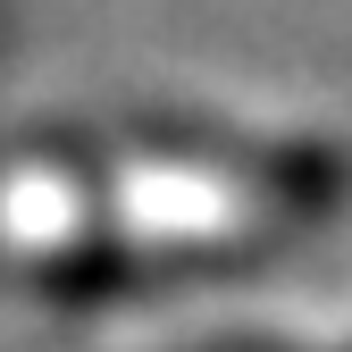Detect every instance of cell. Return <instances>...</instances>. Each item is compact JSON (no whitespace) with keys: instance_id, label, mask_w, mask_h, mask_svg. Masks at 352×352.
Masks as SVG:
<instances>
[{"instance_id":"obj_1","label":"cell","mask_w":352,"mask_h":352,"mask_svg":"<svg viewBox=\"0 0 352 352\" xmlns=\"http://www.w3.org/2000/svg\"><path fill=\"white\" fill-rule=\"evenodd\" d=\"M336 193H344L336 151L235 135V126H143L93 160L84 151L17 160V176L0 185V243L25 260L34 285L93 294L143 277L151 260L269 243L285 218L327 210Z\"/></svg>"}]
</instances>
